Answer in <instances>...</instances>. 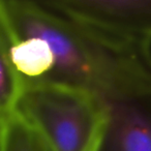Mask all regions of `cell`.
<instances>
[{"mask_svg":"<svg viewBox=\"0 0 151 151\" xmlns=\"http://www.w3.org/2000/svg\"><path fill=\"white\" fill-rule=\"evenodd\" d=\"M93 92L105 114L96 151H151V45L110 46Z\"/></svg>","mask_w":151,"mask_h":151,"instance_id":"cell-1","label":"cell"},{"mask_svg":"<svg viewBox=\"0 0 151 151\" xmlns=\"http://www.w3.org/2000/svg\"><path fill=\"white\" fill-rule=\"evenodd\" d=\"M0 31L12 40L38 37L48 42L56 63L45 83L93 92L108 44L52 7L48 0H0Z\"/></svg>","mask_w":151,"mask_h":151,"instance_id":"cell-2","label":"cell"},{"mask_svg":"<svg viewBox=\"0 0 151 151\" xmlns=\"http://www.w3.org/2000/svg\"><path fill=\"white\" fill-rule=\"evenodd\" d=\"M15 112L33 125L54 151H90L105 123L103 105L94 92L62 84L26 86Z\"/></svg>","mask_w":151,"mask_h":151,"instance_id":"cell-3","label":"cell"},{"mask_svg":"<svg viewBox=\"0 0 151 151\" xmlns=\"http://www.w3.org/2000/svg\"><path fill=\"white\" fill-rule=\"evenodd\" d=\"M49 4L99 40L151 45V0H48Z\"/></svg>","mask_w":151,"mask_h":151,"instance_id":"cell-4","label":"cell"},{"mask_svg":"<svg viewBox=\"0 0 151 151\" xmlns=\"http://www.w3.org/2000/svg\"><path fill=\"white\" fill-rule=\"evenodd\" d=\"M0 49L7 53L25 87L47 82L55 67L54 53L48 42L42 38L12 40L0 31Z\"/></svg>","mask_w":151,"mask_h":151,"instance_id":"cell-5","label":"cell"},{"mask_svg":"<svg viewBox=\"0 0 151 151\" xmlns=\"http://www.w3.org/2000/svg\"><path fill=\"white\" fill-rule=\"evenodd\" d=\"M1 151H54L45 137L18 113L0 118Z\"/></svg>","mask_w":151,"mask_h":151,"instance_id":"cell-6","label":"cell"},{"mask_svg":"<svg viewBox=\"0 0 151 151\" xmlns=\"http://www.w3.org/2000/svg\"><path fill=\"white\" fill-rule=\"evenodd\" d=\"M97 144H99V142H97ZM97 144H96V145H95V146H94V147H93V148H92V149H91V150H90V151H96V148H97Z\"/></svg>","mask_w":151,"mask_h":151,"instance_id":"cell-7","label":"cell"}]
</instances>
